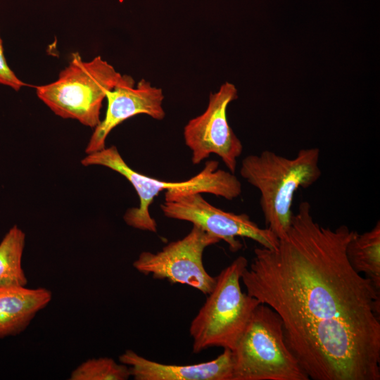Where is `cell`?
Here are the masks:
<instances>
[{"label":"cell","mask_w":380,"mask_h":380,"mask_svg":"<svg viewBox=\"0 0 380 380\" xmlns=\"http://www.w3.org/2000/svg\"><path fill=\"white\" fill-rule=\"evenodd\" d=\"M0 84L9 87L15 91L27 84L20 80L11 69L6 62L2 40L0 36Z\"/></svg>","instance_id":"2e32d148"},{"label":"cell","mask_w":380,"mask_h":380,"mask_svg":"<svg viewBox=\"0 0 380 380\" xmlns=\"http://www.w3.org/2000/svg\"><path fill=\"white\" fill-rule=\"evenodd\" d=\"M134 380H232L234 358L232 351L225 348L210 361L178 365L148 360L127 349L119 356Z\"/></svg>","instance_id":"8fae6325"},{"label":"cell","mask_w":380,"mask_h":380,"mask_svg":"<svg viewBox=\"0 0 380 380\" xmlns=\"http://www.w3.org/2000/svg\"><path fill=\"white\" fill-rule=\"evenodd\" d=\"M220 241L218 238L193 225L187 235L170 242L161 251L141 253L133 267L143 274L167 279L173 284H186L208 295L214 288L216 279L204 267L203 252L207 247Z\"/></svg>","instance_id":"ba28073f"},{"label":"cell","mask_w":380,"mask_h":380,"mask_svg":"<svg viewBox=\"0 0 380 380\" xmlns=\"http://www.w3.org/2000/svg\"><path fill=\"white\" fill-rule=\"evenodd\" d=\"M354 233L320 225L303 201L278 246L256 247L241 274L246 293L280 317L310 379H380V288L347 258Z\"/></svg>","instance_id":"6da1fadb"},{"label":"cell","mask_w":380,"mask_h":380,"mask_svg":"<svg viewBox=\"0 0 380 380\" xmlns=\"http://www.w3.org/2000/svg\"><path fill=\"white\" fill-rule=\"evenodd\" d=\"M248 260L239 256L215 277V284L189 327L193 352L212 347L233 350L258 300L243 292L241 277Z\"/></svg>","instance_id":"277c9868"},{"label":"cell","mask_w":380,"mask_h":380,"mask_svg":"<svg viewBox=\"0 0 380 380\" xmlns=\"http://www.w3.org/2000/svg\"><path fill=\"white\" fill-rule=\"evenodd\" d=\"M51 299V291L44 287L0 288V338L19 334L25 330Z\"/></svg>","instance_id":"7c38bea8"},{"label":"cell","mask_w":380,"mask_h":380,"mask_svg":"<svg viewBox=\"0 0 380 380\" xmlns=\"http://www.w3.org/2000/svg\"><path fill=\"white\" fill-rule=\"evenodd\" d=\"M106 99V115L94 128L85 149L87 154L106 148V139L110 132L132 117L146 114L155 120H161L165 116L162 89L153 86L145 79H141L135 85L134 80L125 75L122 81L107 93Z\"/></svg>","instance_id":"30bf717a"},{"label":"cell","mask_w":380,"mask_h":380,"mask_svg":"<svg viewBox=\"0 0 380 380\" xmlns=\"http://www.w3.org/2000/svg\"><path fill=\"white\" fill-rule=\"evenodd\" d=\"M237 98L235 85L224 82L217 91L210 94L205 110L184 126V139L192 151L193 164L200 163L213 153L234 174L237 160L243 152V145L229 125L227 109Z\"/></svg>","instance_id":"9c48e42d"},{"label":"cell","mask_w":380,"mask_h":380,"mask_svg":"<svg viewBox=\"0 0 380 380\" xmlns=\"http://www.w3.org/2000/svg\"><path fill=\"white\" fill-rule=\"evenodd\" d=\"M319 154L317 148H304L289 158L265 150L242 160L240 175L260 191L266 228L279 239L286 235L291 226L296 191L311 186L322 175Z\"/></svg>","instance_id":"7a4b0ae2"},{"label":"cell","mask_w":380,"mask_h":380,"mask_svg":"<svg viewBox=\"0 0 380 380\" xmlns=\"http://www.w3.org/2000/svg\"><path fill=\"white\" fill-rule=\"evenodd\" d=\"M232 351V380H309L287 347L282 321L260 303Z\"/></svg>","instance_id":"8992f818"},{"label":"cell","mask_w":380,"mask_h":380,"mask_svg":"<svg viewBox=\"0 0 380 380\" xmlns=\"http://www.w3.org/2000/svg\"><path fill=\"white\" fill-rule=\"evenodd\" d=\"M131 376L129 367L110 357L91 358L77 366L70 380H126Z\"/></svg>","instance_id":"9a60e30c"},{"label":"cell","mask_w":380,"mask_h":380,"mask_svg":"<svg viewBox=\"0 0 380 380\" xmlns=\"http://www.w3.org/2000/svg\"><path fill=\"white\" fill-rule=\"evenodd\" d=\"M346 253L352 267L380 288V222L361 234L355 231Z\"/></svg>","instance_id":"4fadbf2b"},{"label":"cell","mask_w":380,"mask_h":380,"mask_svg":"<svg viewBox=\"0 0 380 380\" xmlns=\"http://www.w3.org/2000/svg\"><path fill=\"white\" fill-rule=\"evenodd\" d=\"M25 233L15 225L0 243V288L24 286L27 279L22 267Z\"/></svg>","instance_id":"5bb4252c"},{"label":"cell","mask_w":380,"mask_h":380,"mask_svg":"<svg viewBox=\"0 0 380 380\" xmlns=\"http://www.w3.org/2000/svg\"><path fill=\"white\" fill-rule=\"evenodd\" d=\"M70 59L56 80L36 87L37 95L56 115L95 128L103 99L125 75L100 56L84 61L75 52Z\"/></svg>","instance_id":"5b68a950"},{"label":"cell","mask_w":380,"mask_h":380,"mask_svg":"<svg viewBox=\"0 0 380 380\" xmlns=\"http://www.w3.org/2000/svg\"><path fill=\"white\" fill-rule=\"evenodd\" d=\"M160 209L167 217L191 222L225 241L233 253L243 246L237 237L250 239L267 248L279 245V239L269 229L260 227L245 213L236 214L216 208L201 193L167 190Z\"/></svg>","instance_id":"52a82bcc"},{"label":"cell","mask_w":380,"mask_h":380,"mask_svg":"<svg viewBox=\"0 0 380 380\" xmlns=\"http://www.w3.org/2000/svg\"><path fill=\"white\" fill-rule=\"evenodd\" d=\"M81 163L84 166H104L124 176L139 198V207L129 208L124 215V220L130 227L151 232H157V224L150 215L149 207L154 198L163 190L208 193L229 201L239 197L242 191L239 179L229 171L218 169L219 163L216 160L205 162L198 174L182 182L160 180L134 170L115 146L87 154Z\"/></svg>","instance_id":"3957f363"}]
</instances>
